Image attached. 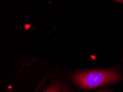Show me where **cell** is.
I'll return each instance as SVG.
<instances>
[{"mask_svg":"<svg viewBox=\"0 0 123 92\" xmlns=\"http://www.w3.org/2000/svg\"><path fill=\"white\" fill-rule=\"evenodd\" d=\"M74 81L82 89H92L118 82L122 76L109 69H97L78 72L72 76Z\"/></svg>","mask_w":123,"mask_h":92,"instance_id":"6da1fadb","label":"cell"},{"mask_svg":"<svg viewBox=\"0 0 123 92\" xmlns=\"http://www.w3.org/2000/svg\"><path fill=\"white\" fill-rule=\"evenodd\" d=\"M99 92H111L110 91H108V90H106V91H100Z\"/></svg>","mask_w":123,"mask_h":92,"instance_id":"5b68a950","label":"cell"},{"mask_svg":"<svg viewBox=\"0 0 123 92\" xmlns=\"http://www.w3.org/2000/svg\"><path fill=\"white\" fill-rule=\"evenodd\" d=\"M44 92H60V87L58 83H55L51 84Z\"/></svg>","mask_w":123,"mask_h":92,"instance_id":"7a4b0ae2","label":"cell"},{"mask_svg":"<svg viewBox=\"0 0 123 92\" xmlns=\"http://www.w3.org/2000/svg\"><path fill=\"white\" fill-rule=\"evenodd\" d=\"M114 1H116L117 2H119L123 3V0H114Z\"/></svg>","mask_w":123,"mask_h":92,"instance_id":"277c9868","label":"cell"},{"mask_svg":"<svg viewBox=\"0 0 123 92\" xmlns=\"http://www.w3.org/2000/svg\"><path fill=\"white\" fill-rule=\"evenodd\" d=\"M62 92H72L68 88L65 87V86H64V87H63V88H62Z\"/></svg>","mask_w":123,"mask_h":92,"instance_id":"3957f363","label":"cell"}]
</instances>
